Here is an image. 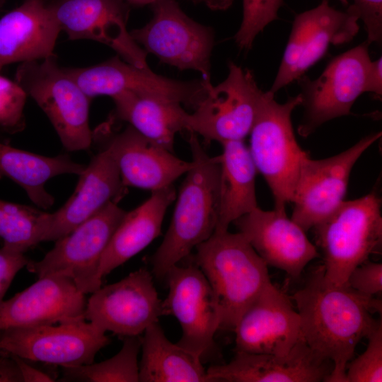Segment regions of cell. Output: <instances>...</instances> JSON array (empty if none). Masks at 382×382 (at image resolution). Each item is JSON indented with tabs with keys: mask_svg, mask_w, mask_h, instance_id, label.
Wrapping results in <instances>:
<instances>
[{
	"mask_svg": "<svg viewBox=\"0 0 382 382\" xmlns=\"http://www.w3.org/2000/svg\"><path fill=\"white\" fill-rule=\"evenodd\" d=\"M354 291L369 296L382 294V264L366 261L349 274L346 284Z\"/></svg>",
	"mask_w": 382,
	"mask_h": 382,
	"instance_id": "cell-35",
	"label": "cell"
},
{
	"mask_svg": "<svg viewBox=\"0 0 382 382\" xmlns=\"http://www.w3.org/2000/svg\"><path fill=\"white\" fill-rule=\"evenodd\" d=\"M366 349L349 362L345 382L382 381V323L366 337Z\"/></svg>",
	"mask_w": 382,
	"mask_h": 382,
	"instance_id": "cell-33",
	"label": "cell"
},
{
	"mask_svg": "<svg viewBox=\"0 0 382 382\" xmlns=\"http://www.w3.org/2000/svg\"><path fill=\"white\" fill-rule=\"evenodd\" d=\"M369 43L359 45L333 57L316 79L302 76L299 82L304 112L298 133L303 137L313 134L332 119L349 115L366 82L372 60Z\"/></svg>",
	"mask_w": 382,
	"mask_h": 382,
	"instance_id": "cell-9",
	"label": "cell"
},
{
	"mask_svg": "<svg viewBox=\"0 0 382 382\" xmlns=\"http://www.w3.org/2000/svg\"><path fill=\"white\" fill-rule=\"evenodd\" d=\"M24 253L4 243L0 248V303L16 274L30 261Z\"/></svg>",
	"mask_w": 382,
	"mask_h": 382,
	"instance_id": "cell-37",
	"label": "cell"
},
{
	"mask_svg": "<svg viewBox=\"0 0 382 382\" xmlns=\"http://www.w3.org/2000/svg\"><path fill=\"white\" fill-rule=\"evenodd\" d=\"M139 336L126 337L122 347L115 356L98 363L62 367L59 381L138 382V355L141 350Z\"/></svg>",
	"mask_w": 382,
	"mask_h": 382,
	"instance_id": "cell-30",
	"label": "cell"
},
{
	"mask_svg": "<svg viewBox=\"0 0 382 382\" xmlns=\"http://www.w3.org/2000/svg\"><path fill=\"white\" fill-rule=\"evenodd\" d=\"M332 370V363L303 340L284 356L236 351L228 363L209 366L207 375L209 382H319Z\"/></svg>",
	"mask_w": 382,
	"mask_h": 382,
	"instance_id": "cell-23",
	"label": "cell"
},
{
	"mask_svg": "<svg viewBox=\"0 0 382 382\" xmlns=\"http://www.w3.org/2000/svg\"><path fill=\"white\" fill-rule=\"evenodd\" d=\"M349 5L362 21L367 42L381 44L382 41V0H352Z\"/></svg>",
	"mask_w": 382,
	"mask_h": 382,
	"instance_id": "cell-36",
	"label": "cell"
},
{
	"mask_svg": "<svg viewBox=\"0 0 382 382\" xmlns=\"http://www.w3.org/2000/svg\"><path fill=\"white\" fill-rule=\"evenodd\" d=\"M126 212L110 202L65 236L40 261H29L38 278L52 274L71 279L79 291L92 294L101 286L99 267L103 254Z\"/></svg>",
	"mask_w": 382,
	"mask_h": 382,
	"instance_id": "cell-7",
	"label": "cell"
},
{
	"mask_svg": "<svg viewBox=\"0 0 382 382\" xmlns=\"http://www.w3.org/2000/svg\"><path fill=\"white\" fill-rule=\"evenodd\" d=\"M27 94L14 81L0 75V128L9 133L23 129Z\"/></svg>",
	"mask_w": 382,
	"mask_h": 382,
	"instance_id": "cell-34",
	"label": "cell"
},
{
	"mask_svg": "<svg viewBox=\"0 0 382 382\" xmlns=\"http://www.w3.org/2000/svg\"><path fill=\"white\" fill-rule=\"evenodd\" d=\"M61 31L47 0H23L0 19V71L11 63L54 55Z\"/></svg>",
	"mask_w": 382,
	"mask_h": 382,
	"instance_id": "cell-24",
	"label": "cell"
},
{
	"mask_svg": "<svg viewBox=\"0 0 382 382\" xmlns=\"http://www.w3.org/2000/svg\"><path fill=\"white\" fill-rule=\"evenodd\" d=\"M153 16L143 27L129 31L146 53L180 70L198 71L210 81V58L214 45L212 29L187 16L175 0H156Z\"/></svg>",
	"mask_w": 382,
	"mask_h": 382,
	"instance_id": "cell-8",
	"label": "cell"
},
{
	"mask_svg": "<svg viewBox=\"0 0 382 382\" xmlns=\"http://www.w3.org/2000/svg\"><path fill=\"white\" fill-rule=\"evenodd\" d=\"M127 4L136 6H143L145 5H151L156 0H125Z\"/></svg>",
	"mask_w": 382,
	"mask_h": 382,
	"instance_id": "cell-42",
	"label": "cell"
},
{
	"mask_svg": "<svg viewBox=\"0 0 382 382\" xmlns=\"http://www.w3.org/2000/svg\"><path fill=\"white\" fill-rule=\"evenodd\" d=\"M291 299L301 317L304 342L316 355L332 364L326 381L345 382L347 367L357 345L381 321L372 316L375 312L381 315V300L347 284L328 283L322 265Z\"/></svg>",
	"mask_w": 382,
	"mask_h": 382,
	"instance_id": "cell-1",
	"label": "cell"
},
{
	"mask_svg": "<svg viewBox=\"0 0 382 382\" xmlns=\"http://www.w3.org/2000/svg\"><path fill=\"white\" fill-rule=\"evenodd\" d=\"M233 331L238 352L284 356L303 340L299 313L291 299L272 282L242 314Z\"/></svg>",
	"mask_w": 382,
	"mask_h": 382,
	"instance_id": "cell-18",
	"label": "cell"
},
{
	"mask_svg": "<svg viewBox=\"0 0 382 382\" xmlns=\"http://www.w3.org/2000/svg\"><path fill=\"white\" fill-rule=\"evenodd\" d=\"M0 382H23L20 369L12 355L0 349Z\"/></svg>",
	"mask_w": 382,
	"mask_h": 382,
	"instance_id": "cell-38",
	"label": "cell"
},
{
	"mask_svg": "<svg viewBox=\"0 0 382 382\" xmlns=\"http://www.w3.org/2000/svg\"><path fill=\"white\" fill-rule=\"evenodd\" d=\"M47 216L40 209L0 199V238L25 253L43 242Z\"/></svg>",
	"mask_w": 382,
	"mask_h": 382,
	"instance_id": "cell-31",
	"label": "cell"
},
{
	"mask_svg": "<svg viewBox=\"0 0 382 382\" xmlns=\"http://www.w3.org/2000/svg\"><path fill=\"white\" fill-rule=\"evenodd\" d=\"M76 190L66 202L48 213L43 241H56L124 196L126 187L110 150L103 146L79 175Z\"/></svg>",
	"mask_w": 382,
	"mask_h": 382,
	"instance_id": "cell-22",
	"label": "cell"
},
{
	"mask_svg": "<svg viewBox=\"0 0 382 382\" xmlns=\"http://www.w3.org/2000/svg\"><path fill=\"white\" fill-rule=\"evenodd\" d=\"M192 166L185 173L170 226L151 258L152 272L158 279L207 241L216 228L219 209L221 164L211 157L197 134L189 132Z\"/></svg>",
	"mask_w": 382,
	"mask_h": 382,
	"instance_id": "cell-2",
	"label": "cell"
},
{
	"mask_svg": "<svg viewBox=\"0 0 382 382\" xmlns=\"http://www.w3.org/2000/svg\"><path fill=\"white\" fill-rule=\"evenodd\" d=\"M0 337H1V331H0Z\"/></svg>",
	"mask_w": 382,
	"mask_h": 382,
	"instance_id": "cell-45",
	"label": "cell"
},
{
	"mask_svg": "<svg viewBox=\"0 0 382 382\" xmlns=\"http://www.w3.org/2000/svg\"><path fill=\"white\" fill-rule=\"evenodd\" d=\"M90 98L109 96L112 98L124 91L154 97L185 105L193 110L206 96L212 86L203 79L182 81L139 68L120 56L100 64L83 68H64Z\"/></svg>",
	"mask_w": 382,
	"mask_h": 382,
	"instance_id": "cell-15",
	"label": "cell"
},
{
	"mask_svg": "<svg viewBox=\"0 0 382 382\" xmlns=\"http://www.w3.org/2000/svg\"><path fill=\"white\" fill-rule=\"evenodd\" d=\"M381 137V132L371 133L328 158H306L294 188L291 219L306 232L329 216L344 201L354 164Z\"/></svg>",
	"mask_w": 382,
	"mask_h": 382,
	"instance_id": "cell-12",
	"label": "cell"
},
{
	"mask_svg": "<svg viewBox=\"0 0 382 382\" xmlns=\"http://www.w3.org/2000/svg\"><path fill=\"white\" fill-rule=\"evenodd\" d=\"M314 229L328 283L342 286L352 271L378 252L382 242L381 198L373 190L343 201Z\"/></svg>",
	"mask_w": 382,
	"mask_h": 382,
	"instance_id": "cell-5",
	"label": "cell"
},
{
	"mask_svg": "<svg viewBox=\"0 0 382 382\" xmlns=\"http://www.w3.org/2000/svg\"><path fill=\"white\" fill-rule=\"evenodd\" d=\"M48 6L69 40L103 43L125 62L149 68L146 52L127 29L130 5L125 0H51Z\"/></svg>",
	"mask_w": 382,
	"mask_h": 382,
	"instance_id": "cell-17",
	"label": "cell"
},
{
	"mask_svg": "<svg viewBox=\"0 0 382 382\" xmlns=\"http://www.w3.org/2000/svg\"><path fill=\"white\" fill-rule=\"evenodd\" d=\"M85 167L66 155L45 156L0 143V178L7 177L23 187L40 208L54 203L45 189L49 180L63 174L80 175Z\"/></svg>",
	"mask_w": 382,
	"mask_h": 382,
	"instance_id": "cell-29",
	"label": "cell"
},
{
	"mask_svg": "<svg viewBox=\"0 0 382 382\" xmlns=\"http://www.w3.org/2000/svg\"><path fill=\"white\" fill-rule=\"evenodd\" d=\"M166 277L168 293L163 301L166 316H173L182 328L177 342L201 358L214 346L221 326V312L213 290L196 265L171 267Z\"/></svg>",
	"mask_w": 382,
	"mask_h": 382,
	"instance_id": "cell-16",
	"label": "cell"
},
{
	"mask_svg": "<svg viewBox=\"0 0 382 382\" xmlns=\"http://www.w3.org/2000/svg\"><path fill=\"white\" fill-rule=\"evenodd\" d=\"M15 81L46 114L67 151L90 148L93 142L89 126L91 98L58 65L55 54L21 63Z\"/></svg>",
	"mask_w": 382,
	"mask_h": 382,
	"instance_id": "cell-6",
	"label": "cell"
},
{
	"mask_svg": "<svg viewBox=\"0 0 382 382\" xmlns=\"http://www.w3.org/2000/svg\"><path fill=\"white\" fill-rule=\"evenodd\" d=\"M368 92L374 96L375 98L381 99L382 96V58L380 57L372 61L368 73L365 93Z\"/></svg>",
	"mask_w": 382,
	"mask_h": 382,
	"instance_id": "cell-40",
	"label": "cell"
},
{
	"mask_svg": "<svg viewBox=\"0 0 382 382\" xmlns=\"http://www.w3.org/2000/svg\"><path fill=\"white\" fill-rule=\"evenodd\" d=\"M11 354L20 369L23 382H52L56 381L54 377L33 366L30 362H28L27 360L13 354Z\"/></svg>",
	"mask_w": 382,
	"mask_h": 382,
	"instance_id": "cell-39",
	"label": "cell"
},
{
	"mask_svg": "<svg viewBox=\"0 0 382 382\" xmlns=\"http://www.w3.org/2000/svg\"><path fill=\"white\" fill-rule=\"evenodd\" d=\"M7 0H0V10Z\"/></svg>",
	"mask_w": 382,
	"mask_h": 382,
	"instance_id": "cell-44",
	"label": "cell"
},
{
	"mask_svg": "<svg viewBox=\"0 0 382 382\" xmlns=\"http://www.w3.org/2000/svg\"><path fill=\"white\" fill-rule=\"evenodd\" d=\"M166 316L151 273L145 268L100 287L86 302L85 319L100 330L122 337L139 336Z\"/></svg>",
	"mask_w": 382,
	"mask_h": 382,
	"instance_id": "cell-14",
	"label": "cell"
},
{
	"mask_svg": "<svg viewBox=\"0 0 382 382\" xmlns=\"http://www.w3.org/2000/svg\"><path fill=\"white\" fill-rule=\"evenodd\" d=\"M176 197L173 185L151 192L133 210L125 212L105 248L99 267L103 277L148 246L161 234L167 208Z\"/></svg>",
	"mask_w": 382,
	"mask_h": 382,
	"instance_id": "cell-25",
	"label": "cell"
},
{
	"mask_svg": "<svg viewBox=\"0 0 382 382\" xmlns=\"http://www.w3.org/2000/svg\"><path fill=\"white\" fill-rule=\"evenodd\" d=\"M195 3H202L213 11H225L230 8L233 0H190Z\"/></svg>",
	"mask_w": 382,
	"mask_h": 382,
	"instance_id": "cell-41",
	"label": "cell"
},
{
	"mask_svg": "<svg viewBox=\"0 0 382 382\" xmlns=\"http://www.w3.org/2000/svg\"><path fill=\"white\" fill-rule=\"evenodd\" d=\"M345 6H347L349 4V0H338Z\"/></svg>",
	"mask_w": 382,
	"mask_h": 382,
	"instance_id": "cell-43",
	"label": "cell"
},
{
	"mask_svg": "<svg viewBox=\"0 0 382 382\" xmlns=\"http://www.w3.org/2000/svg\"><path fill=\"white\" fill-rule=\"evenodd\" d=\"M143 333L140 382H209L202 358L172 343L158 322L150 325Z\"/></svg>",
	"mask_w": 382,
	"mask_h": 382,
	"instance_id": "cell-28",
	"label": "cell"
},
{
	"mask_svg": "<svg viewBox=\"0 0 382 382\" xmlns=\"http://www.w3.org/2000/svg\"><path fill=\"white\" fill-rule=\"evenodd\" d=\"M283 0H243V17L234 35L238 47L250 50L257 35L278 18Z\"/></svg>",
	"mask_w": 382,
	"mask_h": 382,
	"instance_id": "cell-32",
	"label": "cell"
},
{
	"mask_svg": "<svg viewBox=\"0 0 382 382\" xmlns=\"http://www.w3.org/2000/svg\"><path fill=\"white\" fill-rule=\"evenodd\" d=\"M233 224L267 266L283 270L294 279L320 257L306 231L288 218L286 211L257 207Z\"/></svg>",
	"mask_w": 382,
	"mask_h": 382,
	"instance_id": "cell-20",
	"label": "cell"
},
{
	"mask_svg": "<svg viewBox=\"0 0 382 382\" xmlns=\"http://www.w3.org/2000/svg\"><path fill=\"white\" fill-rule=\"evenodd\" d=\"M112 99V118L127 122L149 140L173 152L176 134L187 130L188 112L181 104L130 91Z\"/></svg>",
	"mask_w": 382,
	"mask_h": 382,
	"instance_id": "cell-27",
	"label": "cell"
},
{
	"mask_svg": "<svg viewBox=\"0 0 382 382\" xmlns=\"http://www.w3.org/2000/svg\"><path fill=\"white\" fill-rule=\"evenodd\" d=\"M301 103L299 93L279 103L274 94L265 92L249 134L250 155L278 211H285L286 204L291 202L301 168L310 156L298 144L292 127V112Z\"/></svg>",
	"mask_w": 382,
	"mask_h": 382,
	"instance_id": "cell-4",
	"label": "cell"
},
{
	"mask_svg": "<svg viewBox=\"0 0 382 382\" xmlns=\"http://www.w3.org/2000/svg\"><path fill=\"white\" fill-rule=\"evenodd\" d=\"M86 294L74 281L52 274L0 303V331L86 320Z\"/></svg>",
	"mask_w": 382,
	"mask_h": 382,
	"instance_id": "cell-21",
	"label": "cell"
},
{
	"mask_svg": "<svg viewBox=\"0 0 382 382\" xmlns=\"http://www.w3.org/2000/svg\"><path fill=\"white\" fill-rule=\"evenodd\" d=\"M195 248V265L219 306L220 329L233 330L242 314L271 282L267 265L238 231L214 233Z\"/></svg>",
	"mask_w": 382,
	"mask_h": 382,
	"instance_id": "cell-3",
	"label": "cell"
},
{
	"mask_svg": "<svg viewBox=\"0 0 382 382\" xmlns=\"http://www.w3.org/2000/svg\"><path fill=\"white\" fill-rule=\"evenodd\" d=\"M219 209L214 233L228 231L237 219L257 207L255 177L257 172L243 140L221 143Z\"/></svg>",
	"mask_w": 382,
	"mask_h": 382,
	"instance_id": "cell-26",
	"label": "cell"
},
{
	"mask_svg": "<svg viewBox=\"0 0 382 382\" xmlns=\"http://www.w3.org/2000/svg\"><path fill=\"white\" fill-rule=\"evenodd\" d=\"M226 78L212 86L187 117V131L207 141L243 140L250 132L264 91L251 71L233 62Z\"/></svg>",
	"mask_w": 382,
	"mask_h": 382,
	"instance_id": "cell-10",
	"label": "cell"
},
{
	"mask_svg": "<svg viewBox=\"0 0 382 382\" xmlns=\"http://www.w3.org/2000/svg\"><path fill=\"white\" fill-rule=\"evenodd\" d=\"M359 19L349 6L345 11L322 0L316 7L297 14L281 63L269 90L272 94L302 77L322 59L330 45L347 43L359 30Z\"/></svg>",
	"mask_w": 382,
	"mask_h": 382,
	"instance_id": "cell-11",
	"label": "cell"
},
{
	"mask_svg": "<svg viewBox=\"0 0 382 382\" xmlns=\"http://www.w3.org/2000/svg\"><path fill=\"white\" fill-rule=\"evenodd\" d=\"M110 343L105 332L86 320L1 330L0 349L25 360L77 366L94 361Z\"/></svg>",
	"mask_w": 382,
	"mask_h": 382,
	"instance_id": "cell-13",
	"label": "cell"
},
{
	"mask_svg": "<svg viewBox=\"0 0 382 382\" xmlns=\"http://www.w3.org/2000/svg\"><path fill=\"white\" fill-rule=\"evenodd\" d=\"M106 137L123 185L151 192L172 185L192 166L164 147L149 140L128 125L114 133L109 122L96 130Z\"/></svg>",
	"mask_w": 382,
	"mask_h": 382,
	"instance_id": "cell-19",
	"label": "cell"
}]
</instances>
